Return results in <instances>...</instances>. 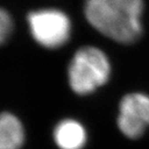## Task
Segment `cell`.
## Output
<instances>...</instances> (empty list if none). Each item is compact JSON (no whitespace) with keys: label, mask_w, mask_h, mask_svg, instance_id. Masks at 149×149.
I'll use <instances>...</instances> for the list:
<instances>
[{"label":"cell","mask_w":149,"mask_h":149,"mask_svg":"<svg viewBox=\"0 0 149 149\" xmlns=\"http://www.w3.org/2000/svg\"><path fill=\"white\" fill-rule=\"evenodd\" d=\"M143 0H85L87 22L104 36L120 44H133L143 32Z\"/></svg>","instance_id":"obj_1"},{"label":"cell","mask_w":149,"mask_h":149,"mask_svg":"<svg viewBox=\"0 0 149 149\" xmlns=\"http://www.w3.org/2000/svg\"><path fill=\"white\" fill-rule=\"evenodd\" d=\"M111 71V63L103 50L96 47H80L68 69L70 86L77 94H90L108 81Z\"/></svg>","instance_id":"obj_2"},{"label":"cell","mask_w":149,"mask_h":149,"mask_svg":"<svg viewBox=\"0 0 149 149\" xmlns=\"http://www.w3.org/2000/svg\"><path fill=\"white\" fill-rule=\"evenodd\" d=\"M27 22L33 39L47 49H58L70 38L72 25L69 17L57 9L31 12Z\"/></svg>","instance_id":"obj_3"},{"label":"cell","mask_w":149,"mask_h":149,"mask_svg":"<svg viewBox=\"0 0 149 149\" xmlns=\"http://www.w3.org/2000/svg\"><path fill=\"white\" fill-rule=\"evenodd\" d=\"M118 128L129 139H138L149 126V96L132 93L123 97L119 105Z\"/></svg>","instance_id":"obj_4"},{"label":"cell","mask_w":149,"mask_h":149,"mask_svg":"<svg viewBox=\"0 0 149 149\" xmlns=\"http://www.w3.org/2000/svg\"><path fill=\"white\" fill-rule=\"evenodd\" d=\"M53 136L60 149H82L87 139L83 126L73 119L61 121L55 127Z\"/></svg>","instance_id":"obj_5"},{"label":"cell","mask_w":149,"mask_h":149,"mask_svg":"<svg viewBox=\"0 0 149 149\" xmlns=\"http://www.w3.org/2000/svg\"><path fill=\"white\" fill-rule=\"evenodd\" d=\"M24 142V130L16 116L0 114V149H19Z\"/></svg>","instance_id":"obj_6"},{"label":"cell","mask_w":149,"mask_h":149,"mask_svg":"<svg viewBox=\"0 0 149 149\" xmlns=\"http://www.w3.org/2000/svg\"><path fill=\"white\" fill-rule=\"evenodd\" d=\"M13 19L10 14L0 8V46L4 44L13 30Z\"/></svg>","instance_id":"obj_7"}]
</instances>
